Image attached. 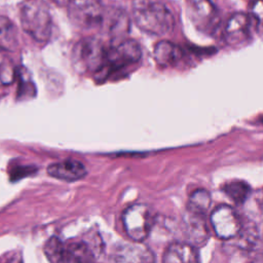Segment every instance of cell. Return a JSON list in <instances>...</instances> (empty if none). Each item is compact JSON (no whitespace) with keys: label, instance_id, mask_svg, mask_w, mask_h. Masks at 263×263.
<instances>
[{"label":"cell","instance_id":"14","mask_svg":"<svg viewBox=\"0 0 263 263\" xmlns=\"http://www.w3.org/2000/svg\"><path fill=\"white\" fill-rule=\"evenodd\" d=\"M153 57L158 65L170 67L179 63L184 57V52L177 44L168 40H160L153 48Z\"/></svg>","mask_w":263,"mask_h":263},{"label":"cell","instance_id":"18","mask_svg":"<svg viewBox=\"0 0 263 263\" xmlns=\"http://www.w3.org/2000/svg\"><path fill=\"white\" fill-rule=\"evenodd\" d=\"M43 251L49 263H66L67 247L58 237L51 236L48 238Z\"/></svg>","mask_w":263,"mask_h":263},{"label":"cell","instance_id":"9","mask_svg":"<svg viewBox=\"0 0 263 263\" xmlns=\"http://www.w3.org/2000/svg\"><path fill=\"white\" fill-rule=\"evenodd\" d=\"M153 252L141 242L132 241L117 246L112 255L111 263H155Z\"/></svg>","mask_w":263,"mask_h":263},{"label":"cell","instance_id":"4","mask_svg":"<svg viewBox=\"0 0 263 263\" xmlns=\"http://www.w3.org/2000/svg\"><path fill=\"white\" fill-rule=\"evenodd\" d=\"M68 16L78 28H98L104 18L103 4L101 0H68Z\"/></svg>","mask_w":263,"mask_h":263},{"label":"cell","instance_id":"2","mask_svg":"<svg viewBox=\"0 0 263 263\" xmlns=\"http://www.w3.org/2000/svg\"><path fill=\"white\" fill-rule=\"evenodd\" d=\"M24 31L39 42L47 41L52 33V18L47 5L41 0H27L20 9Z\"/></svg>","mask_w":263,"mask_h":263},{"label":"cell","instance_id":"6","mask_svg":"<svg viewBox=\"0 0 263 263\" xmlns=\"http://www.w3.org/2000/svg\"><path fill=\"white\" fill-rule=\"evenodd\" d=\"M142 58L140 44L133 39H125L111 46L107 53L106 67L108 72H116L138 63Z\"/></svg>","mask_w":263,"mask_h":263},{"label":"cell","instance_id":"22","mask_svg":"<svg viewBox=\"0 0 263 263\" xmlns=\"http://www.w3.org/2000/svg\"><path fill=\"white\" fill-rule=\"evenodd\" d=\"M250 16L256 23L257 29L263 33V0H253L250 5Z\"/></svg>","mask_w":263,"mask_h":263},{"label":"cell","instance_id":"13","mask_svg":"<svg viewBox=\"0 0 263 263\" xmlns=\"http://www.w3.org/2000/svg\"><path fill=\"white\" fill-rule=\"evenodd\" d=\"M162 263H199V255L188 242H173L164 251Z\"/></svg>","mask_w":263,"mask_h":263},{"label":"cell","instance_id":"10","mask_svg":"<svg viewBox=\"0 0 263 263\" xmlns=\"http://www.w3.org/2000/svg\"><path fill=\"white\" fill-rule=\"evenodd\" d=\"M252 18L249 13L235 12L226 22L223 36L228 45L234 46L245 42L250 37Z\"/></svg>","mask_w":263,"mask_h":263},{"label":"cell","instance_id":"20","mask_svg":"<svg viewBox=\"0 0 263 263\" xmlns=\"http://www.w3.org/2000/svg\"><path fill=\"white\" fill-rule=\"evenodd\" d=\"M129 31L128 16L123 11L116 13L110 25V35L112 38V45L117 44L126 39V34Z\"/></svg>","mask_w":263,"mask_h":263},{"label":"cell","instance_id":"21","mask_svg":"<svg viewBox=\"0 0 263 263\" xmlns=\"http://www.w3.org/2000/svg\"><path fill=\"white\" fill-rule=\"evenodd\" d=\"M17 74L12 62L5 55L0 54V83L7 85L13 82Z\"/></svg>","mask_w":263,"mask_h":263},{"label":"cell","instance_id":"8","mask_svg":"<svg viewBox=\"0 0 263 263\" xmlns=\"http://www.w3.org/2000/svg\"><path fill=\"white\" fill-rule=\"evenodd\" d=\"M188 6L190 18L197 30L212 34L218 28L219 11L211 0H189Z\"/></svg>","mask_w":263,"mask_h":263},{"label":"cell","instance_id":"17","mask_svg":"<svg viewBox=\"0 0 263 263\" xmlns=\"http://www.w3.org/2000/svg\"><path fill=\"white\" fill-rule=\"evenodd\" d=\"M211 202V194L205 189H196L189 196L188 212L203 216L210 209Z\"/></svg>","mask_w":263,"mask_h":263},{"label":"cell","instance_id":"16","mask_svg":"<svg viewBox=\"0 0 263 263\" xmlns=\"http://www.w3.org/2000/svg\"><path fill=\"white\" fill-rule=\"evenodd\" d=\"M18 45L17 30L6 16L0 15V50L13 51Z\"/></svg>","mask_w":263,"mask_h":263},{"label":"cell","instance_id":"5","mask_svg":"<svg viewBox=\"0 0 263 263\" xmlns=\"http://www.w3.org/2000/svg\"><path fill=\"white\" fill-rule=\"evenodd\" d=\"M75 55L78 63L89 72H100L106 67L108 49L101 39L86 37L75 46Z\"/></svg>","mask_w":263,"mask_h":263},{"label":"cell","instance_id":"12","mask_svg":"<svg viewBox=\"0 0 263 263\" xmlns=\"http://www.w3.org/2000/svg\"><path fill=\"white\" fill-rule=\"evenodd\" d=\"M184 225L188 243L196 248L206 242L210 236V232L202 215L188 212L184 218Z\"/></svg>","mask_w":263,"mask_h":263},{"label":"cell","instance_id":"23","mask_svg":"<svg viewBox=\"0 0 263 263\" xmlns=\"http://www.w3.org/2000/svg\"><path fill=\"white\" fill-rule=\"evenodd\" d=\"M237 238V243L242 246V248L249 249L251 246H256V240L258 238L256 231H253V229L241 227L240 232L235 237Z\"/></svg>","mask_w":263,"mask_h":263},{"label":"cell","instance_id":"1","mask_svg":"<svg viewBox=\"0 0 263 263\" xmlns=\"http://www.w3.org/2000/svg\"><path fill=\"white\" fill-rule=\"evenodd\" d=\"M133 16L138 28L150 35L163 36L175 27L172 11L162 3L153 0H138L133 6Z\"/></svg>","mask_w":263,"mask_h":263},{"label":"cell","instance_id":"11","mask_svg":"<svg viewBox=\"0 0 263 263\" xmlns=\"http://www.w3.org/2000/svg\"><path fill=\"white\" fill-rule=\"evenodd\" d=\"M47 174L59 180L74 182L84 178L87 171L82 162L74 159H66L49 164Z\"/></svg>","mask_w":263,"mask_h":263},{"label":"cell","instance_id":"19","mask_svg":"<svg viewBox=\"0 0 263 263\" xmlns=\"http://www.w3.org/2000/svg\"><path fill=\"white\" fill-rule=\"evenodd\" d=\"M222 190L236 204L243 203L251 193V187L243 181L228 182L223 186Z\"/></svg>","mask_w":263,"mask_h":263},{"label":"cell","instance_id":"3","mask_svg":"<svg viewBox=\"0 0 263 263\" xmlns=\"http://www.w3.org/2000/svg\"><path fill=\"white\" fill-rule=\"evenodd\" d=\"M122 224L127 236L137 242H142L149 235L153 225L151 209L144 203H136L122 213Z\"/></svg>","mask_w":263,"mask_h":263},{"label":"cell","instance_id":"7","mask_svg":"<svg viewBox=\"0 0 263 263\" xmlns=\"http://www.w3.org/2000/svg\"><path fill=\"white\" fill-rule=\"evenodd\" d=\"M211 223L216 235L222 239L235 238L242 224L236 212L229 205L220 204L211 214Z\"/></svg>","mask_w":263,"mask_h":263},{"label":"cell","instance_id":"25","mask_svg":"<svg viewBox=\"0 0 263 263\" xmlns=\"http://www.w3.org/2000/svg\"><path fill=\"white\" fill-rule=\"evenodd\" d=\"M252 263H263V256L256 258Z\"/></svg>","mask_w":263,"mask_h":263},{"label":"cell","instance_id":"15","mask_svg":"<svg viewBox=\"0 0 263 263\" xmlns=\"http://www.w3.org/2000/svg\"><path fill=\"white\" fill-rule=\"evenodd\" d=\"M67 247L66 263H93L96 252L86 241H74Z\"/></svg>","mask_w":263,"mask_h":263},{"label":"cell","instance_id":"24","mask_svg":"<svg viewBox=\"0 0 263 263\" xmlns=\"http://www.w3.org/2000/svg\"><path fill=\"white\" fill-rule=\"evenodd\" d=\"M35 93V86L32 83L31 79L27 78L25 81V75H24V70L20 72V87H18V96L24 97H30L34 96Z\"/></svg>","mask_w":263,"mask_h":263},{"label":"cell","instance_id":"26","mask_svg":"<svg viewBox=\"0 0 263 263\" xmlns=\"http://www.w3.org/2000/svg\"><path fill=\"white\" fill-rule=\"evenodd\" d=\"M259 204H260V210H261V212H262V214H263V193H262V195H261V197H260V202H259Z\"/></svg>","mask_w":263,"mask_h":263}]
</instances>
